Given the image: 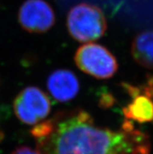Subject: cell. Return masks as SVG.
Here are the masks:
<instances>
[{
	"mask_svg": "<svg viewBox=\"0 0 153 154\" xmlns=\"http://www.w3.org/2000/svg\"><path fill=\"white\" fill-rule=\"evenodd\" d=\"M14 111L21 123L35 125L49 116L51 111L50 100L41 88L28 86L15 98Z\"/></svg>",
	"mask_w": 153,
	"mask_h": 154,
	"instance_id": "277c9868",
	"label": "cell"
},
{
	"mask_svg": "<svg viewBox=\"0 0 153 154\" xmlns=\"http://www.w3.org/2000/svg\"><path fill=\"white\" fill-rule=\"evenodd\" d=\"M74 61L82 72L99 80L112 78L118 69V63L113 54L97 43H86L80 46Z\"/></svg>",
	"mask_w": 153,
	"mask_h": 154,
	"instance_id": "3957f363",
	"label": "cell"
},
{
	"mask_svg": "<svg viewBox=\"0 0 153 154\" xmlns=\"http://www.w3.org/2000/svg\"><path fill=\"white\" fill-rule=\"evenodd\" d=\"M66 27L74 40L79 42H91L104 35L107 29V21L99 6L82 2L70 10Z\"/></svg>",
	"mask_w": 153,
	"mask_h": 154,
	"instance_id": "7a4b0ae2",
	"label": "cell"
},
{
	"mask_svg": "<svg viewBox=\"0 0 153 154\" xmlns=\"http://www.w3.org/2000/svg\"><path fill=\"white\" fill-rule=\"evenodd\" d=\"M133 59L140 66L153 70V30L138 33L131 44Z\"/></svg>",
	"mask_w": 153,
	"mask_h": 154,
	"instance_id": "ba28073f",
	"label": "cell"
},
{
	"mask_svg": "<svg viewBox=\"0 0 153 154\" xmlns=\"http://www.w3.org/2000/svg\"><path fill=\"white\" fill-rule=\"evenodd\" d=\"M130 102L122 109L126 120L138 124H153V76L142 85L123 83Z\"/></svg>",
	"mask_w": 153,
	"mask_h": 154,
	"instance_id": "5b68a950",
	"label": "cell"
},
{
	"mask_svg": "<svg viewBox=\"0 0 153 154\" xmlns=\"http://www.w3.org/2000/svg\"><path fill=\"white\" fill-rule=\"evenodd\" d=\"M11 154H41L38 149H31L28 146H20L14 149Z\"/></svg>",
	"mask_w": 153,
	"mask_h": 154,
	"instance_id": "9c48e42d",
	"label": "cell"
},
{
	"mask_svg": "<svg viewBox=\"0 0 153 154\" xmlns=\"http://www.w3.org/2000/svg\"><path fill=\"white\" fill-rule=\"evenodd\" d=\"M47 88L55 100L63 103L76 97L79 92L80 83L78 77L73 71L58 69L48 78Z\"/></svg>",
	"mask_w": 153,
	"mask_h": 154,
	"instance_id": "52a82bcc",
	"label": "cell"
},
{
	"mask_svg": "<svg viewBox=\"0 0 153 154\" xmlns=\"http://www.w3.org/2000/svg\"><path fill=\"white\" fill-rule=\"evenodd\" d=\"M18 20L25 31L41 34L54 25L56 14L52 6L45 0H25L20 7Z\"/></svg>",
	"mask_w": 153,
	"mask_h": 154,
	"instance_id": "8992f818",
	"label": "cell"
},
{
	"mask_svg": "<svg viewBox=\"0 0 153 154\" xmlns=\"http://www.w3.org/2000/svg\"><path fill=\"white\" fill-rule=\"evenodd\" d=\"M31 135L41 154H150L151 139L125 120L119 129L99 126L83 109L60 111L35 125Z\"/></svg>",
	"mask_w": 153,
	"mask_h": 154,
	"instance_id": "6da1fadb",
	"label": "cell"
}]
</instances>
